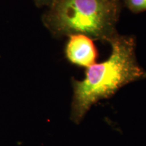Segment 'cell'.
Here are the masks:
<instances>
[{
    "label": "cell",
    "mask_w": 146,
    "mask_h": 146,
    "mask_svg": "<svg viewBox=\"0 0 146 146\" xmlns=\"http://www.w3.org/2000/svg\"><path fill=\"white\" fill-rule=\"evenodd\" d=\"M35 1L39 5H44L47 3H50L51 1H53V0H35Z\"/></svg>",
    "instance_id": "cell-5"
},
{
    "label": "cell",
    "mask_w": 146,
    "mask_h": 146,
    "mask_svg": "<svg viewBox=\"0 0 146 146\" xmlns=\"http://www.w3.org/2000/svg\"><path fill=\"white\" fill-rule=\"evenodd\" d=\"M118 14L115 0H54L43 21L55 36L83 35L108 42L117 34Z\"/></svg>",
    "instance_id": "cell-2"
},
{
    "label": "cell",
    "mask_w": 146,
    "mask_h": 146,
    "mask_svg": "<svg viewBox=\"0 0 146 146\" xmlns=\"http://www.w3.org/2000/svg\"><path fill=\"white\" fill-rule=\"evenodd\" d=\"M115 1H116V0H115Z\"/></svg>",
    "instance_id": "cell-6"
},
{
    "label": "cell",
    "mask_w": 146,
    "mask_h": 146,
    "mask_svg": "<svg viewBox=\"0 0 146 146\" xmlns=\"http://www.w3.org/2000/svg\"><path fill=\"white\" fill-rule=\"evenodd\" d=\"M53 1H54V0H53Z\"/></svg>",
    "instance_id": "cell-7"
},
{
    "label": "cell",
    "mask_w": 146,
    "mask_h": 146,
    "mask_svg": "<svg viewBox=\"0 0 146 146\" xmlns=\"http://www.w3.org/2000/svg\"><path fill=\"white\" fill-rule=\"evenodd\" d=\"M108 43L112 47L109 58L87 68L81 81L72 79L70 118L76 124L97 102L111 98L127 84L146 78V70L137 60L134 38L116 34Z\"/></svg>",
    "instance_id": "cell-1"
},
{
    "label": "cell",
    "mask_w": 146,
    "mask_h": 146,
    "mask_svg": "<svg viewBox=\"0 0 146 146\" xmlns=\"http://www.w3.org/2000/svg\"><path fill=\"white\" fill-rule=\"evenodd\" d=\"M65 54L71 63L86 68L96 64L98 58V51L93 39L83 35L69 36Z\"/></svg>",
    "instance_id": "cell-3"
},
{
    "label": "cell",
    "mask_w": 146,
    "mask_h": 146,
    "mask_svg": "<svg viewBox=\"0 0 146 146\" xmlns=\"http://www.w3.org/2000/svg\"><path fill=\"white\" fill-rule=\"evenodd\" d=\"M129 10L134 13H139L146 10V0H126Z\"/></svg>",
    "instance_id": "cell-4"
}]
</instances>
